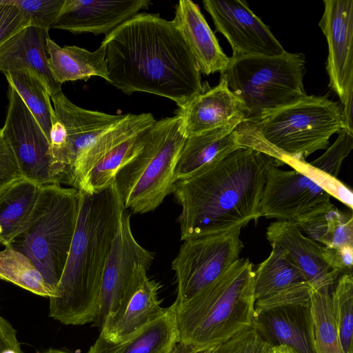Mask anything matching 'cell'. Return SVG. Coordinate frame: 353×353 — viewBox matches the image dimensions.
I'll use <instances>...</instances> for the list:
<instances>
[{
	"instance_id": "d590c367",
	"label": "cell",
	"mask_w": 353,
	"mask_h": 353,
	"mask_svg": "<svg viewBox=\"0 0 353 353\" xmlns=\"http://www.w3.org/2000/svg\"><path fill=\"white\" fill-rule=\"evenodd\" d=\"M30 19V26L50 30L59 17L65 0H12Z\"/></svg>"
},
{
	"instance_id": "4316f807",
	"label": "cell",
	"mask_w": 353,
	"mask_h": 353,
	"mask_svg": "<svg viewBox=\"0 0 353 353\" xmlns=\"http://www.w3.org/2000/svg\"><path fill=\"white\" fill-rule=\"evenodd\" d=\"M40 185L26 179L0 194V244L8 246L27 225L37 202Z\"/></svg>"
},
{
	"instance_id": "52a82bcc",
	"label": "cell",
	"mask_w": 353,
	"mask_h": 353,
	"mask_svg": "<svg viewBox=\"0 0 353 353\" xmlns=\"http://www.w3.org/2000/svg\"><path fill=\"white\" fill-rule=\"evenodd\" d=\"M185 139L178 114L156 121L149 128L142 149L115 176L125 210L135 214L153 211L173 193L174 169Z\"/></svg>"
},
{
	"instance_id": "44dd1931",
	"label": "cell",
	"mask_w": 353,
	"mask_h": 353,
	"mask_svg": "<svg viewBox=\"0 0 353 353\" xmlns=\"http://www.w3.org/2000/svg\"><path fill=\"white\" fill-rule=\"evenodd\" d=\"M176 114L182 117L186 138L219 128L237 118L246 119L243 103L222 77L216 86L205 88Z\"/></svg>"
},
{
	"instance_id": "d6986e66",
	"label": "cell",
	"mask_w": 353,
	"mask_h": 353,
	"mask_svg": "<svg viewBox=\"0 0 353 353\" xmlns=\"http://www.w3.org/2000/svg\"><path fill=\"white\" fill-rule=\"evenodd\" d=\"M252 327L271 346L285 345L295 353H316L311 304L254 311Z\"/></svg>"
},
{
	"instance_id": "d6a6232c",
	"label": "cell",
	"mask_w": 353,
	"mask_h": 353,
	"mask_svg": "<svg viewBox=\"0 0 353 353\" xmlns=\"http://www.w3.org/2000/svg\"><path fill=\"white\" fill-rule=\"evenodd\" d=\"M332 310L343 353H353V276L343 274L332 292Z\"/></svg>"
},
{
	"instance_id": "7bdbcfd3",
	"label": "cell",
	"mask_w": 353,
	"mask_h": 353,
	"mask_svg": "<svg viewBox=\"0 0 353 353\" xmlns=\"http://www.w3.org/2000/svg\"><path fill=\"white\" fill-rule=\"evenodd\" d=\"M200 347L179 342L169 353H196Z\"/></svg>"
},
{
	"instance_id": "4dcf8cb0",
	"label": "cell",
	"mask_w": 353,
	"mask_h": 353,
	"mask_svg": "<svg viewBox=\"0 0 353 353\" xmlns=\"http://www.w3.org/2000/svg\"><path fill=\"white\" fill-rule=\"evenodd\" d=\"M0 279L41 296H52L42 274L32 261L10 245L0 251Z\"/></svg>"
},
{
	"instance_id": "603a6c76",
	"label": "cell",
	"mask_w": 353,
	"mask_h": 353,
	"mask_svg": "<svg viewBox=\"0 0 353 353\" xmlns=\"http://www.w3.org/2000/svg\"><path fill=\"white\" fill-rule=\"evenodd\" d=\"M244 120L237 118L219 128L186 138L174 169L175 181L185 179L201 168L244 147L236 130Z\"/></svg>"
},
{
	"instance_id": "74e56055",
	"label": "cell",
	"mask_w": 353,
	"mask_h": 353,
	"mask_svg": "<svg viewBox=\"0 0 353 353\" xmlns=\"http://www.w3.org/2000/svg\"><path fill=\"white\" fill-rule=\"evenodd\" d=\"M270 347L252 326L214 347L210 353H268Z\"/></svg>"
},
{
	"instance_id": "ee69618b",
	"label": "cell",
	"mask_w": 353,
	"mask_h": 353,
	"mask_svg": "<svg viewBox=\"0 0 353 353\" xmlns=\"http://www.w3.org/2000/svg\"><path fill=\"white\" fill-rule=\"evenodd\" d=\"M268 353H295L290 347L285 345L271 346Z\"/></svg>"
},
{
	"instance_id": "9a60e30c",
	"label": "cell",
	"mask_w": 353,
	"mask_h": 353,
	"mask_svg": "<svg viewBox=\"0 0 353 353\" xmlns=\"http://www.w3.org/2000/svg\"><path fill=\"white\" fill-rule=\"evenodd\" d=\"M331 195L308 176L296 170H283L274 163L267 168L259 205L260 217L294 221L300 216L330 201Z\"/></svg>"
},
{
	"instance_id": "60d3db41",
	"label": "cell",
	"mask_w": 353,
	"mask_h": 353,
	"mask_svg": "<svg viewBox=\"0 0 353 353\" xmlns=\"http://www.w3.org/2000/svg\"><path fill=\"white\" fill-rule=\"evenodd\" d=\"M322 252L325 262L332 270H336L342 274L352 273L353 245H323Z\"/></svg>"
},
{
	"instance_id": "9c48e42d",
	"label": "cell",
	"mask_w": 353,
	"mask_h": 353,
	"mask_svg": "<svg viewBox=\"0 0 353 353\" xmlns=\"http://www.w3.org/2000/svg\"><path fill=\"white\" fill-rule=\"evenodd\" d=\"M241 230L183 241L172 263L176 276V305L190 299L239 259L243 248Z\"/></svg>"
},
{
	"instance_id": "7c38bea8",
	"label": "cell",
	"mask_w": 353,
	"mask_h": 353,
	"mask_svg": "<svg viewBox=\"0 0 353 353\" xmlns=\"http://www.w3.org/2000/svg\"><path fill=\"white\" fill-rule=\"evenodd\" d=\"M51 99L56 119L63 125L66 134L65 144L57 161L59 183L72 188L75 171L85 152L126 114H110L83 109L71 102L62 91Z\"/></svg>"
},
{
	"instance_id": "8d00e7d4",
	"label": "cell",
	"mask_w": 353,
	"mask_h": 353,
	"mask_svg": "<svg viewBox=\"0 0 353 353\" xmlns=\"http://www.w3.org/2000/svg\"><path fill=\"white\" fill-rule=\"evenodd\" d=\"M312 290L308 283L296 285L255 301L254 311L291 305H310Z\"/></svg>"
},
{
	"instance_id": "f1b7e54d",
	"label": "cell",
	"mask_w": 353,
	"mask_h": 353,
	"mask_svg": "<svg viewBox=\"0 0 353 353\" xmlns=\"http://www.w3.org/2000/svg\"><path fill=\"white\" fill-rule=\"evenodd\" d=\"M271 245L272 249L269 256L254 270L255 301L307 283L286 252L275 244Z\"/></svg>"
},
{
	"instance_id": "f6af8a7d",
	"label": "cell",
	"mask_w": 353,
	"mask_h": 353,
	"mask_svg": "<svg viewBox=\"0 0 353 353\" xmlns=\"http://www.w3.org/2000/svg\"><path fill=\"white\" fill-rule=\"evenodd\" d=\"M42 353H72L63 350L49 348L43 351Z\"/></svg>"
},
{
	"instance_id": "ffe728a7",
	"label": "cell",
	"mask_w": 353,
	"mask_h": 353,
	"mask_svg": "<svg viewBox=\"0 0 353 353\" xmlns=\"http://www.w3.org/2000/svg\"><path fill=\"white\" fill-rule=\"evenodd\" d=\"M48 30L27 26L0 47V72L27 71L44 85L50 97L61 91L50 69L46 39Z\"/></svg>"
},
{
	"instance_id": "5bb4252c",
	"label": "cell",
	"mask_w": 353,
	"mask_h": 353,
	"mask_svg": "<svg viewBox=\"0 0 353 353\" xmlns=\"http://www.w3.org/2000/svg\"><path fill=\"white\" fill-rule=\"evenodd\" d=\"M154 254L141 246L131 229L130 214L125 210L104 268L99 312L94 325L99 330L108 316L117 311L139 264L150 266Z\"/></svg>"
},
{
	"instance_id": "277c9868",
	"label": "cell",
	"mask_w": 353,
	"mask_h": 353,
	"mask_svg": "<svg viewBox=\"0 0 353 353\" xmlns=\"http://www.w3.org/2000/svg\"><path fill=\"white\" fill-rule=\"evenodd\" d=\"M345 128L343 106L327 97L307 94L283 106L243 121L236 128L244 147L274 159L305 160L326 149L330 138Z\"/></svg>"
},
{
	"instance_id": "836d02e7",
	"label": "cell",
	"mask_w": 353,
	"mask_h": 353,
	"mask_svg": "<svg viewBox=\"0 0 353 353\" xmlns=\"http://www.w3.org/2000/svg\"><path fill=\"white\" fill-rule=\"evenodd\" d=\"M284 164H288L305 176H308L317 185L327 192L331 196H334L350 209L353 206V194L352 190L343 184L337 178L333 177L322 171H320L307 163L305 160H296L284 158Z\"/></svg>"
},
{
	"instance_id": "7402d4cb",
	"label": "cell",
	"mask_w": 353,
	"mask_h": 353,
	"mask_svg": "<svg viewBox=\"0 0 353 353\" xmlns=\"http://www.w3.org/2000/svg\"><path fill=\"white\" fill-rule=\"evenodd\" d=\"M192 52L201 73L222 72L230 57L222 50L199 6L190 0H181L175 6L172 21Z\"/></svg>"
},
{
	"instance_id": "8fae6325",
	"label": "cell",
	"mask_w": 353,
	"mask_h": 353,
	"mask_svg": "<svg viewBox=\"0 0 353 353\" xmlns=\"http://www.w3.org/2000/svg\"><path fill=\"white\" fill-rule=\"evenodd\" d=\"M8 98L7 116L1 130L15 154L23 177L40 186L57 184L50 142L43 130L10 84Z\"/></svg>"
},
{
	"instance_id": "cb8c5ba5",
	"label": "cell",
	"mask_w": 353,
	"mask_h": 353,
	"mask_svg": "<svg viewBox=\"0 0 353 353\" xmlns=\"http://www.w3.org/2000/svg\"><path fill=\"white\" fill-rule=\"evenodd\" d=\"M174 302L159 317L119 343L99 336L87 353H169L179 342Z\"/></svg>"
},
{
	"instance_id": "f546056e",
	"label": "cell",
	"mask_w": 353,
	"mask_h": 353,
	"mask_svg": "<svg viewBox=\"0 0 353 353\" xmlns=\"http://www.w3.org/2000/svg\"><path fill=\"white\" fill-rule=\"evenodd\" d=\"M5 75L9 84L14 87L40 125L50 142V130L57 119L46 88L39 79L27 71L8 72Z\"/></svg>"
},
{
	"instance_id": "83f0119b",
	"label": "cell",
	"mask_w": 353,
	"mask_h": 353,
	"mask_svg": "<svg viewBox=\"0 0 353 353\" xmlns=\"http://www.w3.org/2000/svg\"><path fill=\"white\" fill-rule=\"evenodd\" d=\"M150 128L127 138L107 151L88 172L79 190L93 194L112 184L120 169L142 149Z\"/></svg>"
},
{
	"instance_id": "4fadbf2b",
	"label": "cell",
	"mask_w": 353,
	"mask_h": 353,
	"mask_svg": "<svg viewBox=\"0 0 353 353\" xmlns=\"http://www.w3.org/2000/svg\"><path fill=\"white\" fill-rule=\"evenodd\" d=\"M203 4L210 14L216 30L230 43L232 56H279L286 52L246 1L205 0Z\"/></svg>"
},
{
	"instance_id": "5b68a950",
	"label": "cell",
	"mask_w": 353,
	"mask_h": 353,
	"mask_svg": "<svg viewBox=\"0 0 353 353\" xmlns=\"http://www.w3.org/2000/svg\"><path fill=\"white\" fill-rule=\"evenodd\" d=\"M254 303L253 264L239 258L190 299L175 303L179 342L200 348L226 342L252 326Z\"/></svg>"
},
{
	"instance_id": "d4e9b609",
	"label": "cell",
	"mask_w": 353,
	"mask_h": 353,
	"mask_svg": "<svg viewBox=\"0 0 353 353\" xmlns=\"http://www.w3.org/2000/svg\"><path fill=\"white\" fill-rule=\"evenodd\" d=\"M46 48L50 71L59 84L91 77H102L109 82L105 48L102 43L90 52L75 46L60 47L48 37Z\"/></svg>"
},
{
	"instance_id": "ac0fdd59",
	"label": "cell",
	"mask_w": 353,
	"mask_h": 353,
	"mask_svg": "<svg viewBox=\"0 0 353 353\" xmlns=\"http://www.w3.org/2000/svg\"><path fill=\"white\" fill-rule=\"evenodd\" d=\"M151 3L149 0H65L50 28L107 35Z\"/></svg>"
},
{
	"instance_id": "1f68e13d",
	"label": "cell",
	"mask_w": 353,
	"mask_h": 353,
	"mask_svg": "<svg viewBox=\"0 0 353 353\" xmlns=\"http://www.w3.org/2000/svg\"><path fill=\"white\" fill-rule=\"evenodd\" d=\"M316 353H343L334 321L332 294L312 290Z\"/></svg>"
},
{
	"instance_id": "ab89813d",
	"label": "cell",
	"mask_w": 353,
	"mask_h": 353,
	"mask_svg": "<svg viewBox=\"0 0 353 353\" xmlns=\"http://www.w3.org/2000/svg\"><path fill=\"white\" fill-rule=\"evenodd\" d=\"M23 178L15 154L0 130V194Z\"/></svg>"
},
{
	"instance_id": "6da1fadb",
	"label": "cell",
	"mask_w": 353,
	"mask_h": 353,
	"mask_svg": "<svg viewBox=\"0 0 353 353\" xmlns=\"http://www.w3.org/2000/svg\"><path fill=\"white\" fill-rule=\"evenodd\" d=\"M101 43L109 83L125 94L159 95L182 108L205 89L182 35L172 21L159 14L138 13L105 35Z\"/></svg>"
},
{
	"instance_id": "8992f818",
	"label": "cell",
	"mask_w": 353,
	"mask_h": 353,
	"mask_svg": "<svg viewBox=\"0 0 353 353\" xmlns=\"http://www.w3.org/2000/svg\"><path fill=\"white\" fill-rule=\"evenodd\" d=\"M81 199L74 188L41 186L27 225L9 245L32 261L52 296L68 259Z\"/></svg>"
},
{
	"instance_id": "e575fe53",
	"label": "cell",
	"mask_w": 353,
	"mask_h": 353,
	"mask_svg": "<svg viewBox=\"0 0 353 353\" xmlns=\"http://www.w3.org/2000/svg\"><path fill=\"white\" fill-rule=\"evenodd\" d=\"M353 148V133L345 128L338 132L334 143L319 158L309 163L314 168L337 178L343 160Z\"/></svg>"
},
{
	"instance_id": "3957f363",
	"label": "cell",
	"mask_w": 353,
	"mask_h": 353,
	"mask_svg": "<svg viewBox=\"0 0 353 353\" xmlns=\"http://www.w3.org/2000/svg\"><path fill=\"white\" fill-rule=\"evenodd\" d=\"M80 192V209L68 259L50 298L49 316L67 325L95 321L104 268L125 210L114 182L96 193Z\"/></svg>"
},
{
	"instance_id": "7a4b0ae2",
	"label": "cell",
	"mask_w": 353,
	"mask_h": 353,
	"mask_svg": "<svg viewBox=\"0 0 353 353\" xmlns=\"http://www.w3.org/2000/svg\"><path fill=\"white\" fill-rule=\"evenodd\" d=\"M276 161L250 147L239 148L177 181L181 239L241 229L260 217L268 166Z\"/></svg>"
},
{
	"instance_id": "b9f144b4",
	"label": "cell",
	"mask_w": 353,
	"mask_h": 353,
	"mask_svg": "<svg viewBox=\"0 0 353 353\" xmlns=\"http://www.w3.org/2000/svg\"><path fill=\"white\" fill-rule=\"evenodd\" d=\"M0 353H23L17 337V331L0 316Z\"/></svg>"
},
{
	"instance_id": "2e32d148",
	"label": "cell",
	"mask_w": 353,
	"mask_h": 353,
	"mask_svg": "<svg viewBox=\"0 0 353 353\" xmlns=\"http://www.w3.org/2000/svg\"><path fill=\"white\" fill-rule=\"evenodd\" d=\"M149 268L143 264L136 267L119 307L101 326L99 336L106 341L121 342L165 312L159 298L160 283L148 278Z\"/></svg>"
},
{
	"instance_id": "484cf974",
	"label": "cell",
	"mask_w": 353,
	"mask_h": 353,
	"mask_svg": "<svg viewBox=\"0 0 353 353\" xmlns=\"http://www.w3.org/2000/svg\"><path fill=\"white\" fill-rule=\"evenodd\" d=\"M301 231L328 247L353 245V216L330 201L294 221Z\"/></svg>"
},
{
	"instance_id": "e0dca14e",
	"label": "cell",
	"mask_w": 353,
	"mask_h": 353,
	"mask_svg": "<svg viewBox=\"0 0 353 353\" xmlns=\"http://www.w3.org/2000/svg\"><path fill=\"white\" fill-rule=\"evenodd\" d=\"M265 234L270 244L278 245L286 252L312 290L332 294L342 274L327 264L322 252L323 245L305 236L292 221L272 222Z\"/></svg>"
},
{
	"instance_id": "ba28073f",
	"label": "cell",
	"mask_w": 353,
	"mask_h": 353,
	"mask_svg": "<svg viewBox=\"0 0 353 353\" xmlns=\"http://www.w3.org/2000/svg\"><path fill=\"white\" fill-rule=\"evenodd\" d=\"M304 72V54L286 51L279 56H232L221 77L243 103L248 120L305 95Z\"/></svg>"
},
{
	"instance_id": "f35d334b",
	"label": "cell",
	"mask_w": 353,
	"mask_h": 353,
	"mask_svg": "<svg viewBox=\"0 0 353 353\" xmlns=\"http://www.w3.org/2000/svg\"><path fill=\"white\" fill-rule=\"evenodd\" d=\"M29 26L30 19L13 3L12 0H0V47Z\"/></svg>"
},
{
	"instance_id": "30bf717a",
	"label": "cell",
	"mask_w": 353,
	"mask_h": 353,
	"mask_svg": "<svg viewBox=\"0 0 353 353\" xmlns=\"http://www.w3.org/2000/svg\"><path fill=\"white\" fill-rule=\"evenodd\" d=\"M323 3L319 26L328 46V85L341 101L345 128L353 133V1L324 0Z\"/></svg>"
}]
</instances>
